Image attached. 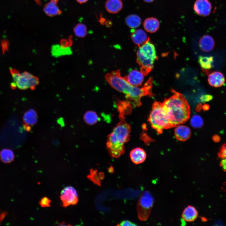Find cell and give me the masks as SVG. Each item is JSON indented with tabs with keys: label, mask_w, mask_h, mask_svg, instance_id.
<instances>
[{
	"label": "cell",
	"mask_w": 226,
	"mask_h": 226,
	"mask_svg": "<svg viewBox=\"0 0 226 226\" xmlns=\"http://www.w3.org/2000/svg\"><path fill=\"white\" fill-rule=\"evenodd\" d=\"M105 78L110 85L118 91L125 94L133 106L139 107L142 105L141 98L145 96H153L151 89L152 80L149 79L141 88L133 86L122 77L118 69L106 74Z\"/></svg>",
	"instance_id": "cell-1"
},
{
	"label": "cell",
	"mask_w": 226,
	"mask_h": 226,
	"mask_svg": "<svg viewBox=\"0 0 226 226\" xmlns=\"http://www.w3.org/2000/svg\"><path fill=\"white\" fill-rule=\"evenodd\" d=\"M170 121L172 128L186 122L190 118L191 110L187 101L181 94H174L162 103Z\"/></svg>",
	"instance_id": "cell-2"
},
{
	"label": "cell",
	"mask_w": 226,
	"mask_h": 226,
	"mask_svg": "<svg viewBox=\"0 0 226 226\" xmlns=\"http://www.w3.org/2000/svg\"><path fill=\"white\" fill-rule=\"evenodd\" d=\"M120 116L121 120L108 135L106 143L110 155L116 158L125 153L124 145L129 140L131 131L130 125L126 121L123 115Z\"/></svg>",
	"instance_id": "cell-3"
},
{
	"label": "cell",
	"mask_w": 226,
	"mask_h": 226,
	"mask_svg": "<svg viewBox=\"0 0 226 226\" xmlns=\"http://www.w3.org/2000/svg\"><path fill=\"white\" fill-rule=\"evenodd\" d=\"M137 55V62L141 67V71L147 75L153 69L157 58L155 46L148 40L139 47Z\"/></svg>",
	"instance_id": "cell-4"
},
{
	"label": "cell",
	"mask_w": 226,
	"mask_h": 226,
	"mask_svg": "<svg viewBox=\"0 0 226 226\" xmlns=\"http://www.w3.org/2000/svg\"><path fill=\"white\" fill-rule=\"evenodd\" d=\"M148 121L158 134L165 129L171 128L170 121L162 104L155 101L153 103Z\"/></svg>",
	"instance_id": "cell-5"
},
{
	"label": "cell",
	"mask_w": 226,
	"mask_h": 226,
	"mask_svg": "<svg viewBox=\"0 0 226 226\" xmlns=\"http://www.w3.org/2000/svg\"><path fill=\"white\" fill-rule=\"evenodd\" d=\"M10 72L13 81L10 86L13 89L17 87L21 90L33 89L39 83L37 78L28 72L20 73L13 68H10Z\"/></svg>",
	"instance_id": "cell-6"
},
{
	"label": "cell",
	"mask_w": 226,
	"mask_h": 226,
	"mask_svg": "<svg viewBox=\"0 0 226 226\" xmlns=\"http://www.w3.org/2000/svg\"><path fill=\"white\" fill-rule=\"evenodd\" d=\"M154 202V198L149 191H145L143 193L137 206L138 216L140 220L145 221L148 219Z\"/></svg>",
	"instance_id": "cell-7"
},
{
	"label": "cell",
	"mask_w": 226,
	"mask_h": 226,
	"mask_svg": "<svg viewBox=\"0 0 226 226\" xmlns=\"http://www.w3.org/2000/svg\"><path fill=\"white\" fill-rule=\"evenodd\" d=\"M60 199L63 206L66 207L71 205H76L78 201V196L75 189L71 186L64 188L61 191Z\"/></svg>",
	"instance_id": "cell-8"
},
{
	"label": "cell",
	"mask_w": 226,
	"mask_h": 226,
	"mask_svg": "<svg viewBox=\"0 0 226 226\" xmlns=\"http://www.w3.org/2000/svg\"><path fill=\"white\" fill-rule=\"evenodd\" d=\"M212 5L208 0H196L194 6V9L198 15L207 16L210 14Z\"/></svg>",
	"instance_id": "cell-9"
},
{
	"label": "cell",
	"mask_w": 226,
	"mask_h": 226,
	"mask_svg": "<svg viewBox=\"0 0 226 226\" xmlns=\"http://www.w3.org/2000/svg\"><path fill=\"white\" fill-rule=\"evenodd\" d=\"M144 76L141 71L133 70L123 78L131 85L138 87L142 85L144 79Z\"/></svg>",
	"instance_id": "cell-10"
},
{
	"label": "cell",
	"mask_w": 226,
	"mask_h": 226,
	"mask_svg": "<svg viewBox=\"0 0 226 226\" xmlns=\"http://www.w3.org/2000/svg\"><path fill=\"white\" fill-rule=\"evenodd\" d=\"M131 30V39L132 41L139 47L149 40L146 34L143 30L132 29Z\"/></svg>",
	"instance_id": "cell-11"
},
{
	"label": "cell",
	"mask_w": 226,
	"mask_h": 226,
	"mask_svg": "<svg viewBox=\"0 0 226 226\" xmlns=\"http://www.w3.org/2000/svg\"><path fill=\"white\" fill-rule=\"evenodd\" d=\"M175 127V134L178 140L184 141L189 139L191 136V132L188 126L180 124Z\"/></svg>",
	"instance_id": "cell-12"
},
{
	"label": "cell",
	"mask_w": 226,
	"mask_h": 226,
	"mask_svg": "<svg viewBox=\"0 0 226 226\" xmlns=\"http://www.w3.org/2000/svg\"><path fill=\"white\" fill-rule=\"evenodd\" d=\"M208 81L211 86L219 87L223 85L225 79L224 75L221 73L215 71L209 74Z\"/></svg>",
	"instance_id": "cell-13"
},
{
	"label": "cell",
	"mask_w": 226,
	"mask_h": 226,
	"mask_svg": "<svg viewBox=\"0 0 226 226\" xmlns=\"http://www.w3.org/2000/svg\"><path fill=\"white\" fill-rule=\"evenodd\" d=\"M130 155L132 161L135 164H139L143 162L147 156L145 151L140 148L133 149L131 151Z\"/></svg>",
	"instance_id": "cell-14"
},
{
	"label": "cell",
	"mask_w": 226,
	"mask_h": 226,
	"mask_svg": "<svg viewBox=\"0 0 226 226\" xmlns=\"http://www.w3.org/2000/svg\"><path fill=\"white\" fill-rule=\"evenodd\" d=\"M58 0H51V1L46 4L43 8V11L48 16L53 17L60 15L62 13L57 3Z\"/></svg>",
	"instance_id": "cell-15"
},
{
	"label": "cell",
	"mask_w": 226,
	"mask_h": 226,
	"mask_svg": "<svg viewBox=\"0 0 226 226\" xmlns=\"http://www.w3.org/2000/svg\"><path fill=\"white\" fill-rule=\"evenodd\" d=\"M199 46L202 50L204 52H209L213 48L215 42L213 38L209 35H205L200 40Z\"/></svg>",
	"instance_id": "cell-16"
},
{
	"label": "cell",
	"mask_w": 226,
	"mask_h": 226,
	"mask_svg": "<svg viewBox=\"0 0 226 226\" xmlns=\"http://www.w3.org/2000/svg\"><path fill=\"white\" fill-rule=\"evenodd\" d=\"M198 213L193 206L189 205L185 208L181 215L184 221L191 222L194 221L197 218Z\"/></svg>",
	"instance_id": "cell-17"
},
{
	"label": "cell",
	"mask_w": 226,
	"mask_h": 226,
	"mask_svg": "<svg viewBox=\"0 0 226 226\" xmlns=\"http://www.w3.org/2000/svg\"><path fill=\"white\" fill-rule=\"evenodd\" d=\"M123 3L121 0H107L105 4L106 10L111 13H116L122 9Z\"/></svg>",
	"instance_id": "cell-18"
},
{
	"label": "cell",
	"mask_w": 226,
	"mask_h": 226,
	"mask_svg": "<svg viewBox=\"0 0 226 226\" xmlns=\"http://www.w3.org/2000/svg\"><path fill=\"white\" fill-rule=\"evenodd\" d=\"M145 30L149 33H154L159 29V21L156 18H149L144 20L143 24Z\"/></svg>",
	"instance_id": "cell-19"
},
{
	"label": "cell",
	"mask_w": 226,
	"mask_h": 226,
	"mask_svg": "<svg viewBox=\"0 0 226 226\" xmlns=\"http://www.w3.org/2000/svg\"><path fill=\"white\" fill-rule=\"evenodd\" d=\"M23 121L25 124L33 125L37 121V115L36 111L30 109L25 112L23 117Z\"/></svg>",
	"instance_id": "cell-20"
},
{
	"label": "cell",
	"mask_w": 226,
	"mask_h": 226,
	"mask_svg": "<svg viewBox=\"0 0 226 226\" xmlns=\"http://www.w3.org/2000/svg\"><path fill=\"white\" fill-rule=\"evenodd\" d=\"M125 21L127 25L132 29L139 27L141 22L140 18L135 14H131L127 16Z\"/></svg>",
	"instance_id": "cell-21"
},
{
	"label": "cell",
	"mask_w": 226,
	"mask_h": 226,
	"mask_svg": "<svg viewBox=\"0 0 226 226\" xmlns=\"http://www.w3.org/2000/svg\"><path fill=\"white\" fill-rule=\"evenodd\" d=\"M213 57L212 56H200L198 57V62L202 68L205 70L211 69L213 67Z\"/></svg>",
	"instance_id": "cell-22"
},
{
	"label": "cell",
	"mask_w": 226,
	"mask_h": 226,
	"mask_svg": "<svg viewBox=\"0 0 226 226\" xmlns=\"http://www.w3.org/2000/svg\"><path fill=\"white\" fill-rule=\"evenodd\" d=\"M0 158L3 162L9 163L13 160L14 155L13 152L10 149H3L0 152Z\"/></svg>",
	"instance_id": "cell-23"
},
{
	"label": "cell",
	"mask_w": 226,
	"mask_h": 226,
	"mask_svg": "<svg viewBox=\"0 0 226 226\" xmlns=\"http://www.w3.org/2000/svg\"><path fill=\"white\" fill-rule=\"evenodd\" d=\"M83 119L86 123L89 125H93L98 121V116L94 111L89 110L87 111L84 115Z\"/></svg>",
	"instance_id": "cell-24"
},
{
	"label": "cell",
	"mask_w": 226,
	"mask_h": 226,
	"mask_svg": "<svg viewBox=\"0 0 226 226\" xmlns=\"http://www.w3.org/2000/svg\"><path fill=\"white\" fill-rule=\"evenodd\" d=\"M75 35L78 37L83 38L87 34V27L84 24L79 23L73 29Z\"/></svg>",
	"instance_id": "cell-25"
},
{
	"label": "cell",
	"mask_w": 226,
	"mask_h": 226,
	"mask_svg": "<svg viewBox=\"0 0 226 226\" xmlns=\"http://www.w3.org/2000/svg\"><path fill=\"white\" fill-rule=\"evenodd\" d=\"M190 124L191 126L194 128H200L203 125V120L200 116L195 115L191 118Z\"/></svg>",
	"instance_id": "cell-26"
},
{
	"label": "cell",
	"mask_w": 226,
	"mask_h": 226,
	"mask_svg": "<svg viewBox=\"0 0 226 226\" xmlns=\"http://www.w3.org/2000/svg\"><path fill=\"white\" fill-rule=\"evenodd\" d=\"M97 171L96 170H94L91 169L90 170V174L87 176V178L94 184L100 186L101 182L99 178Z\"/></svg>",
	"instance_id": "cell-27"
},
{
	"label": "cell",
	"mask_w": 226,
	"mask_h": 226,
	"mask_svg": "<svg viewBox=\"0 0 226 226\" xmlns=\"http://www.w3.org/2000/svg\"><path fill=\"white\" fill-rule=\"evenodd\" d=\"M51 201L46 197H43L40 200V204L42 207H49L50 206Z\"/></svg>",
	"instance_id": "cell-28"
},
{
	"label": "cell",
	"mask_w": 226,
	"mask_h": 226,
	"mask_svg": "<svg viewBox=\"0 0 226 226\" xmlns=\"http://www.w3.org/2000/svg\"><path fill=\"white\" fill-rule=\"evenodd\" d=\"M218 155L220 158L223 159L226 158V143L221 146Z\"/></svg>",
	"instance_id": "cell-29"
},
{
	"label": "cell",
	"mask_w": 226,
	"mask_h": 226,
	"mask_svg": "<svg viewBox=\"0 0 226 226\" xmlns=\"http://www.w3.org/2000/svg\"><path fill=\"white\" fill-rule=\"evenodd\" d=\"M213 99V96L210 94L203 95L201 97L200 100L202 102H205L209 101Z\"/></svg>",
	"instance_id": "cell-30"
},
{
	"label": "cell",
	"mask_w": 226,
	"mask_h": 226,
	"mask_svg": "<svg viewBox=\"0 0 226 226\" xmlns=\"http://www.w3.org/2000/svg\"><path fill=\"white\" fill-rule=\"evenodd\" d=\"M136 224L129 220H124L121 222L117 226H136Z\"/></svg>",
	"instance_id": "cell-31"
},
{
	"label": "cell",
	"mask_w": 226,
	"mask_h": 226,
	"mask_svg": "<svg viewBox=\"0 0 226 226\" xmlns=\"http://www.w3.org/2000/svg\"><path fill=\"white\" fill-rule=\"evenodd\" d=\"M1 45L3 51L8 50V42L7 40H4L1 42Z\"/></svg>",
	"instance_id": "cell-32"
},
{
	"label": "cell",
	"mask_w": 226,
	"mask_h": 226,
	"mask_svg": "<svg viewBox=\"0 0 226 226\" xmlns=\"http://www.w3.org/2000/svg\"><path fill=\"white\" fill-rule=\"evenodd\" d=\"M220 166L224 171H226V158L223 159L221 160Z\"/></svg>",
	"instance_id": "cell-33"
},
{
	"label": "cell",
	"mask_w": 226,
	"mask_h": 226,
	"mask_svg": "<svg viewBox=\"0 0 226 226\" xmlns=\"http://www.w3.org/2000/svg\"><path fill=\"white\" fill-rule=\"evenodd\" d=\"M213 139L214 142L217 143L220 141V137L218 135H215L213 136Z\"/></svg>",
	"instance_id": "cell-34"
},
{
	"label": "cell",
	"mask_w": 226,
	"mask_h": 226,
	"mask_svg": "<svg viewBox=\"0 0 226 226\" xmlns=\"http://www.w3.org/2000/svg\"><path fill=\"white\" fill-rule=\"evenodd\" d=\"M98 175L99 179L100 180H102L105 177V175L103 172H100L98 174Z\"/></svg>",
	"instance_id": "cell-35"
},
{
	"label": "cell",
	"mask_w": 226,
	"mask_h": 226,
	"mask_svg": "<svg viewBox=\"0 0 226 226\" xmlns=\"http://www.w3.org/2000/svg\"><path fill=\"white\" fill-rule=\"evenodd\" d=\"M210 108V106L209 105L207 104H205L203 105V106H202V108L204 110H208Z\"/></svg>",
	"instance_id": "cell-36"
},
{
	"label": "cell",
	"mask_w": 226,
	"mask_h": 226,
	"mask_svg": "<svg viewBox=\"0 0 226 226\" xmlns=\"http://www.w3.org/2000/svg\"><path fill=\"white\" fill-rule=\"evenodd\" d=\"M108 170L109 172L110 173H113L114 172L113 167L112 166H111L108 168Z\"/></svg>",
	"instance_id": "cell-37"
},
{
	"label": "cell",
	"mask_w": 226,
	"mask_h": 226,
	"mask_svg": "<svg viewBox=\"0 0 226 226\" xmlns=\"http://www.w3.org/2000/svg\"><path fill=\"white\" fill-rule=\"evenodd\" d=\"M80 4L84 3L87 2L88 0H76Z\"/></svg>",
	"instance_id": "cell-38"
},
{
	"label": "cell",
	"mask_w": 226,
	"mask_h": 226,
	"mask_svg": "<svg viewBox=\"0 0 226 226\" xmlns=\"http://www.w3.org/2000/svg\"><path fill=\"white\" fill-rule=\"evenodd\" d=\"M144 1L148 3H151L154 0H143Z\"/></svg>",
	"instance_id": "cell-39"
},
{
	"label": "cell",
	"mask_w": 226,
	"mask_h": 226,
	"mask_svg": "<svg viewBox=\"0 0 226 226\" xmlns=\"http://www.w3.org/2000/svg\"><path fill=\"white\" fill-rule=\"evenodd\" d=\"M59 225H67L66 224V223L64 222H62V223H60Z\"/></svg>",
	"instance_id": "cell-40"
}]
</instances>
